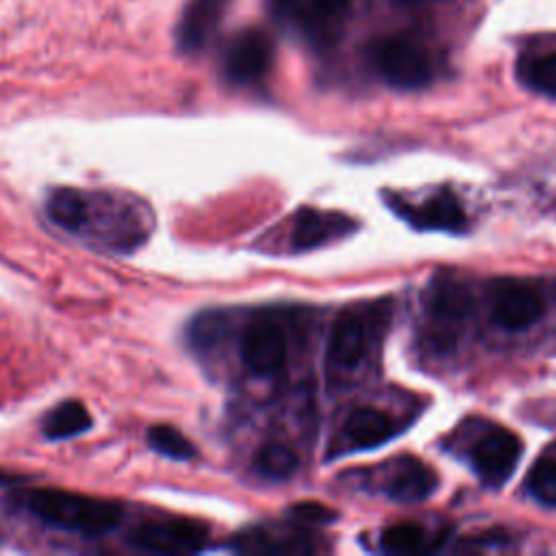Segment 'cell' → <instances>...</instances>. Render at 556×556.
Listing matches in <instances>:
<instances>
[{"label": "cell", "mask_w": 556, "mask_h": 556, "mask_svg": "<svg viewBox=\"0 0 556 556\" xmlns=\"http://www.w3.org/2000/svg\"><path fill=\"white\" fill-rule=\"evenodd\" d=\"M24 506L39 521L80 536L109 534L124 517L119 502L59 489H30Z\"/></svg>", "instance_id": "6da1fadb"}, {"label": "cell", "mask_w": 556, "mask_h": 556, "mask_svg": "<svg viewBox=\"0 0 556 556\" xmlns=\"http://www.w3.org/2000/svg\"><path fill=\"white\" fill-rule=\"evenodd\" d=\"M76 237L93 239L115 252H132L148 237L146 222L111 193L87 191V213Z\"/></svg>", "instance_id": "7a4b0ae2"}, {"label": "cell", "mask_w": 556, "mask_h": 556, "mask_svg": "<svg viewBox=\"0 0 556 556\" xmlns=\"http://www.w3.org/2000/svg\"><path fill=\"white\" fill-rule=\"evenodd\" d=\"M287 332L276 313L267 311L250 317L239 337V358L252 378H280L287 369Z\"/></svg>", "instance_id": "3957f363"}, {"label": "cell", "mask_w": 556, "mask_h": 556, "mask_svg": "<svg viewBox=\"0 0 556 556\" xmlns=\"http://www.w3.org/2000/svg\"><path fill=\"white\" fill-rule=\"evenodd\" d=\"M374 70L397 89H421L432 80V61L426 48L408 35H391L371 43Z\"/></svg>", "instance_id": "277c9868"}, {"label": "cell", "mask_w": 556, "mask_h": 556, "mask_svg": "<svg viewBox=\"0 0 556 556\" xmlns=\"http://www.w3.org/2000/svg\"><path fill=\"white\" fill-rule=\"evenodd\" d=\"M274 63V43L261 28L239 30L226 46L222 72L230 85L250 87L261 83Z\"/></svg>", "instance_id": "5b68a950"}, {"label": "cell", "mask_w": 556, "mask_h": 556, "mask_svg": "<svg viewBox=\"0 0 556 556\" xmlns=\"http://www.w3.org/2000/svg\"><path fill=\"white\" fill-rule=\"evenodd\" d=\"M208 541V528L195 519L143 521L130 534L128 543L150 554H193Z\"/></svg>", "instance_id": "8992f818"}, {"label": "cell", "mask_w": 556, "mask_h": 556, "mask_svg": "<svg viewBox=\"0 0 556 556\" xmlns=\"http://www.w3.org/2000/svg\"><path fill=\"white\" fill-rule=\"evenodd\" d=\"M369 317L361 311H343L332 324L326 345V369L341 376L358 367L369 345Z\"/></svg>", "instance_id": "52a82bcc"}, {"label": "cell", "mask_w": 556, "mask_h": 556, "mask_svg": "<svg viewBox=\"0 0 556 556\" xmlns=\"http://www.w3.org/2000/svg\"><path fill=\"white\" fill-rule=\"evenodd\" d=\"M521 456L519 439L508 430L486 432L471 450V465L480 480L489 486L504 484Z\"/></svg>", "instance_id": "ba28073f"}, {"label": "cell", "mask_w": 556, "mask_h": 556, "mask_svg": "<svg viewBox=\"0 0 556 556\" xmlns=\"http://www.w3.org/2000/svg\"><path fill=\"white\" fill-rule=\"evenodd\" d=\"M354 228H356V224L350 217H345L343 213L300 208L293 217L289 243H291L293 252H308L313 248L343 239Z\"/></svg>", "instance_id": "9c48e42d"}, {"label": "cell", "mask_w": 556, "mask_h": 556, "mask_svg": "<svg viewBox=\"0 0 556 556\" xmlns=\"http://www.w3.org/2000/svg\"><path fill=\"white\" fill-rule=\"evenodd\" d=\"M230 0H189L176 24V46L185 54L200 52L217 30Z\"/></svg>", "instance_id": "30bf717a"}, {"label": "cell", "mask_w": 556, "mask_h": 556, "mask_svg": "<svg viewBox=\"0 0 556 556\" xmlns=\"http://www.w3.org/2000/svg\"><path fill=\"white\" fill-rule=\"evenodd\" d=\"M541 315V295L521 282H504L491 304V319L504 330H523Z\"/></svg>", "instance_id": "8fae6325"}, {"label": "cell", "mask_w": 556, "mask_h": 556, "mask_svg": "<svg viewBox=\"0 0 556 556\" xmlns=\"http://www.w3.org/2000/svg\"><path fill=\"white\" fill-rule=\"evenodd\" d=\"M232 549L241 554H304L311 552L306 534L269 526L248 528L232 539Z\"/></svg>", "instance_id": "7c38bea8"}, {"label": "cell", "mask_w": 556, "mask_h": 556, "mask_svg": "<svg viewBox=\"0 0 556 556\" xmlns=\"http://www.w3.org/2000/svg\"><path fill=\"white\" fill-rule=\"evenodd\" d=\"M437 486V473L421 460L404 458L387 480V495L400 504L426 500Z\"/></svg>", "instance_id": "4fadbf2b"}, {"label": "cell", "mask_w": 556, "mask_h": 556, "mask_svg": "<svg viewBox=\"0 0 556 556\" xmlns=\"http://www.w3.org/2000/svg\"><path fill=\"white\" fill-rule=\"evenodd\" d=\"M393 421L387 413L374 406L354 408L343 426V434L354 450H371L393 437Z\"/></svg>", "instance_id": "5bb4252c"}, {"label": "cell", "mask_w": 556, "mask_h": 556, "mask_svg": "<svg viewBox=\"0 0 556 556\" xmlns=\"http://www.w3.org/2000/svg\"><path fill=\"white\" fill-rule=\"evenodd\" d=\"M406 211L404 206L397 204V211L413 224L417 226H428V228H443V230H458L465 224V213L458 204V200L452 193H439L432 195L428 202L421 206Z\"/></svg>", "instance_id": "9a60e30c"}, {"label": "cell", "mask_w": 556, "mask_h": 556, "mask_svg": "<svg viewBox=\"0 0 556 556\" xmlns=\"http://www.w3.org/2000/svg\"><path fill=\"white\" fill-rule=\"evenodd\" d=\"M91 426H93V419L85 408V404L78 400H65L46 413L41 432L50 441H63V439H72L87 432Z\"/></svg>", "instance_id": "2e32d148"}, {"label": "cell", "mask_w": 556, "mask_h": 556, "mask_svg": "<svg viewBox=\"0 0 556 556\" xmlns=\"http://www.w3.org/2000/svg\"><path fill=\"white\" fill-rule=\"evenodd\" d=\"M300 458L293 452V447H289L282 441H269L265 443L256 456H254V473L261 476L263 480L269 482H282L287 478H291L298 471Z\"/></svg>", "instance_id": "e0dca14e"}, {"label": "cell", "mask_w": 556, "mask_h": 556, "mask_svg": "<svg viewBox=\"0 0 556 556\" xmlns=\"http://www.w3.org/2000/svg\"><path fill=\"white\" fill-rule=\"evenodd\" d=\"M146 441L156 454L172 460H191L198 456L195 445L178 428L167 424L152 426L146 434Z\"/></svg>", "instance_id": "ac0fdd59"}, {"label": "cell", "mask_w": 556, "mask_h": 556, "mask_svg": "<svg viewBox=\"0 0 556 556\" xmlns=\"http://www.w3.org/2000/svg\"><path fill=\"white\" fill-rule=\"evenodd\" d=\"M467 311H469V293L454 282L437 287V291L430 298V313L439 321L456 324L467 315Z\"/></svg>", "instance_id": "d6986e66"}, {"label": "cell", "mask_w": 556, "mask_h": 556, "mask_svg": "<svg viewBox=\"0 0 556 556\" xmlns=\"http://www.w3.org/2000/svg\"><path fill=\"white\" fill-rule=\"evenodd\" d=\"M519 76L530 89L556 96V52L526 61L519 70Z\"/></svg>", "instance_id": "ffe728a7"}, {"label": "cell", "mask_w": 556, "mask_h": 556, "mask_svg": "<svg viewBox=\"0 0 556 556\" xmlns=\"http://www.w3.org/2000/svg\"><path fill=\"white\" fill-rule=\"evenodd\" d=\"M528 491L534 500L556 506V458H539L528 473Z\"/></svg>", "instance_id": "44dd1931"}, {"label": "cell", "mask_w": 556, "mask_h": 556, "mask_svg": "<svg viewBox=\"0 0 556 556\" xmlns=\"http://www.w3.org/2000/svg\"><path fill=\"white\" fill-rule=\"evenodd\" d=\"M382 547L391 554L417 552L424 543V530L417 523H395L382 532Z\"/></svg>", "instance_id": "7402d4cb"}, {"label": "cell", "mask_w": 556, "mask_h": 556, "mask_svg": "<svg viewBox=\"0 0 556 556\" xmlns=\"http://www.w3.org/2000/svg\"><path fill=\"white\" fill-rule=\"evenodd\" d=\"M287 515L293 523H304V526H321V523H332L337 519V513L319 502H298L295 506L289 508Z\"/></svg>", "instance_id": "603a6c76"}, {"label": "cell", "mask_w": 556, "mask_h": 556, "mask_svg": "<svg viewBox=\"0 0 556 556\" xmlns=\"http://www.w3.org/2000/svg\"><path fill=\"white\" fill-rule=\"evenodd\" d=\"M350 0H308V9L313 13L311 17V33L324 37L328 22H332L337 15H341L348 9Z\"/></svg>", "instance_id": "cb8c5ba5"}, {"label": "cell", "mask_w": 556, "mask_h": 556, "mask_svg": "<svg viewBox=\"0 0 556 556\" xmlns=\"http://www.w3.org/2000/svg\"><path fill=\"white\" fill-rule=\"evenodd\" d=\"M402 2H419V0H402Z\"/></svg>", "instance_id": "d4e9b609"}]
</instances>
